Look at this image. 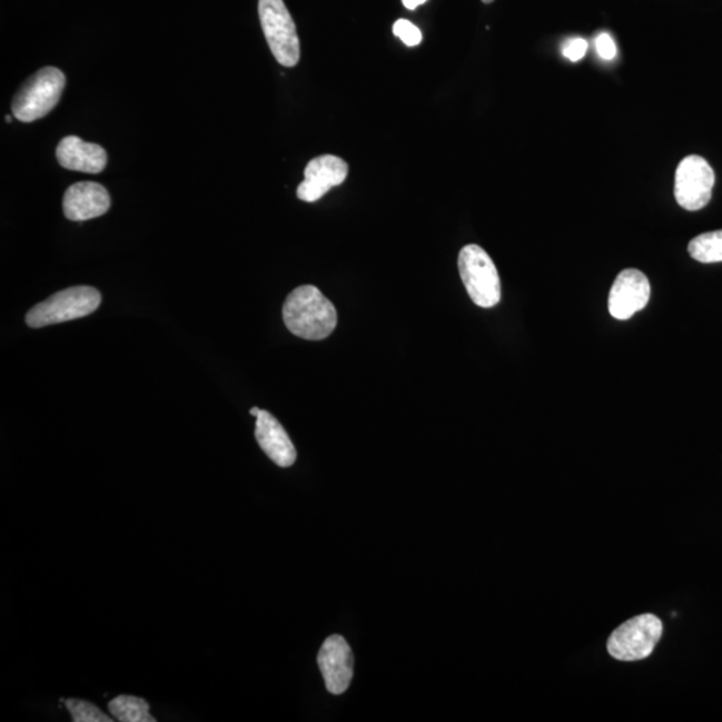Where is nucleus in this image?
<instances>
[{"label": "nucleus", "mask_w": 722, "mask_h": 722, "mask_svg": "<svg viewBox=\"0 0 722 722\" xmlns=\"http://www.w3.org/2000/svg\"><path fill=\"white\" fill-rule=\"evenodd\" d=\"M283 319L290 334L304 340L320 342L334 334L337 310L319 288L301 285L285 300Z\"/></svg>", "instance_id": "1"}, {"label": "nucleus", "mask_w": 722, "mask_h": 722, "mask_svg": "<svg viewBox=\"0 0 722 722\" xmlns=\"http://www.w3.org/2000/svg\"><path fill=\"white\" fill-rule=\"evenodd\" d=\"M66 86L63 72L57 68L38 70L19 88L12 99V115L21 122H34L56 108Z\"/></svg>", "instance_id": "2"}, {"label": "nucleus", "mask_w": 722, "mask_h": 722, "mask_svg": "<svg viewBox=\"0 0 722 722\" xmlns=\"http://www.w3.org/2000/svg\"><path fill=\"white\" fill-rule=\"evenodd\" d=\"M101 301L102 296L96 288L85 287V285L68 288L32 307L26 315V324L31 328H42L81 319L96 313Z\"/></svg>", "instance_id": "3"}, {"label": "nucleus", "mask_w": 722, "mask_h": 722, "mask_svg": "<svg viewBox=\"0 0 722 722\" xmlns=\"http://www.w3.org/2000/svg\"><path fill=\"white\" fill-rule=\"evenodd\" d=\"M459 274L467 294L476 306L493 308L502 297L501 278L492 257L479 245L469 244L461 250Z\"/></svg>", "instance_id": "4"}, {"label": "nucleus", "mask_w": 722, "mask_h": 722, "mask_svg": "<svg viewBox=\"0 0 722 722\" xmlns=\"http://www.w3.org/2000/svg\"><path fill=\"white\" fill-rule=\"evenodd\" d=\"M258 17L276 61L284 68H295L300 61V41L284 0H260Z\"/></svg>", "instance_id": "5"}, {"label": "nucleus", "mask_w": 722, "mask_h": 722, "mask_svg": "<svg viewBox=\"0 0 722 722\" xmlns=\"http://www.w3.org/2000/svg\"><path fill=\"white\" fill-rule=\"evenodd\" d=\"M662 621L654 614L637 615L615 629L607 640V652L619 661L645 660L662 637Z\"/></svg>", "instance_id": "6"}, {"label": "nucleus", "mask_w": 722, "mask_h": 722, "mask_svg": "<svg viewBox=\"0 0 722 722\" xmlns=\"http://www.w3.org/2000/svg\"><path fill=\"white\" fill-rule=\"evenodd\" d=\"M714 182V171L705 158L688 156L675 170V201L689 211L705 208L711 201Z\"/></svg>", "instance_id": "7"}, {"label": "nucleus", "mask_w": 722, "mask_h": 722, "mask_svg": "<svg viewBox=\"0 0 722 722\" xmlns=\"http://www.w3.org/2000/svg\"><path fill=\"white\" fill-rule=\"evenodd\" d=\"M651 283L637 269H625L615 278L609 295V313L617 320H627L647 306Z\"/></svg>", "instance_id": "8"}, {"label": "nucleus", "mask_w": 722, "mask_h": 722, "mask_svg": "<svg viewBox=\"0 0 722 722\" xmlns=\"http://www.w3.org/2000/svg\"><path fill=\"white\" fill-rule=\"evenodd\" d=\"M348 171V164L340 157H316L304 170V181L297 188V197L306 202L319 201L330 189L346 181Z\"/></svg>", "instance_id": "9"}, {"label": "nucleus", "mask_w": 722, "mask_h": 722, "mask_svg": "<svg viewBox=\"0 0 722 722\" xmlns=\"http://www.w3.org/2000/svg\"><path fill=\"white\" fill-rule=\"evenodd\" d=\"M317 664L329 693L339 695L347 691L354 678V654L342 635H330L324 641Z\"/></svg>", "instance_id": "10"}, {"label": "nucleus", "mask_w": 722, "mask_h": 722, "mask_svg": "<svg viewBox=\"0 0 722 722\" xmlns=\"http://www.w3.org/2000/svg\"><path fill=\"white\" fill-rule=\"evenodd\" d=\"M109 191L97 182L71 185L63 196V214L70 221L101 217L110 209Z\"/></svg>", "instance_id": "11"}, {"label": "nucleus", "mask_w": 722, "mask_h": 722, "mask_svg": "<svg viewBox=\"0 0 722 722\" xmlns=\"http://www.w3.org/2000/svg\"><path fill=\"white\" fill-rule=\"evenodd\" d=\"M256 441L268 458L278 467H290L297 459L296 448L281 423L268 411H260L256 417Z\"/></svg>", "instance_id": "12"}, {"label": "nucleus", "mask_w": 722, "mask_h": 722, "mask_svg": "<svg viewBox=\"0 0 722 722\" xmlns=\"http://www.w3.org/2000/svg\"><path fill=\"white\" fill-rule=\"evenodd\" d=\"M57 160L65 169L97 175L106 168L108 154L97 144L85 142L79 137L69 136L58 144Z\"/></svg>", "instance_id": "13"}, {"label": "nucleus", "mask_w": 722, "mask_h": 722, "mask_svg": "<svg viewBox=\"0 0 722 722\" xmlns=\"http://www.w3.org/2000/svg\"><path fill=\"white\" fill-rule=\"evenodd\" d=\"M112 718L119 722H156L157 719L150 713V705L147 700L136 695L121 694L108 704Z\"/></svg>", "instance_id": "14"}, {"label": "nucleus", "mask_w": 722, "mask_h": 722, "mask_svg": "<svg viewBox=\"0 0 722 722\" xmlns=\"http://www.w3.org/2000/svg\"><path fill=\"white\" fill-rule=\"evenodd\" d=\"M695 261L713 264L722 261V230L708 231L694 237L688 247Z\"/></svg>", "instance_id": "15"}, {"label": "nucleus", "mask_w": 722, "mask_h": 722, "mask_svg": "<svg viewBox=\"0 0 722 722\" xmlns=\"http://www.w3.org/2000/svg\"><path fill=\"white\" fill-rule=\"evenodd\" d=\"M65 702L66 709L71 714V720L75 722H111L115 721V718H109L108 714L103 713L96 704H91L89 701L69 699L62 700Z\"/></svg>", "instance_id": "16"}, {"label": "nucleus", "mask_w": 722, "mask_h": 722, "mask_svg": "<svg viewBox=\"0 0 722 722\" xmlns=\"http://www.w3.org/2000/svg\"><path fill=\"white\" fill-rule=\"evenodd\" d=\"M394 34L404 44L408 46V48H415V46L421 44L423 41L422 31L414 23L407 21V19H399V21L395 22Z\"/></svg>", "instance_id": "17"}, {"label": "nucleus", "mask_w": 722, "mask_h": 722, "mask_svg": "<svg viewBox=\"0 0 722 722\" xmlns=\"http://www.w3.org/2000/svg\"><path fill=\"white\" fill-rule=\"evenodd\" d=\"M587 49L589 43L586 39L580 37L570 38L562 44V55L567 58L568 61L578 62L586 56Z\"/></svg>", "instance_id": "18"}, {"label": "nucleus", "mask_w": 722, "mask_h": 722, "mask_svg": "<svg viewBox=\"0 0 722 722\" xmlns=\"http://www.w3.org/2000/svg\"><path fill=\"white\" fill-rule=\"evenodd\" d=\"M595 48H597L599 56L604 59V61H613L617 57V44H615L614 39L607 32H601V34L595 38Z\"/></svg>", "instance_id": "19"}, {"label": "nucleus", "mask_w": 722, "mask_h": 722, "mask_svg": "<svg viewBox=\"0 0 722 722\" xmlns=\"http://www.w3.org/2000/svg\"><path fill=\"white\" fill-rule=\"evenodd\" d=\"M402 2L406 6V9L415 10L419 8L421 4L426 3L427 0H402Z\"/></svg>", "instance_id": "20"}, {"label": "nucleus", "mask_w": 722, "mask_h": 722, "mask_svg": "<svg viewBox=\"0 0 722 722\" xmlns=\"http://www.w3.org/2000/svg\"><path fill=\"white\" fill-rule=\"evenodd\" d=\"M260 408L254 407L250 409V415L257 417L258 414H260Z\"/></svg>", "instance_id": "21"}, {"label": "nucleus", "mask_w": 722, "mask_h": 722, "mask_svg": "<svg viewBox=\"0 0 722 722\" xmlns=\"http://www.w3.org/2000/svg\"><path fill=\"white\" fill-rule=\"evenodd\" d=\"M482 2H483V3H486V4H489V3H493L494 0H482Z\"/></svg>", "instance_id": "22"}, {"label": "nucleus", "mask_w": 722, "mask_h": 722, "mask_svg": "<svg viewBox=\"0 0 722 722\" xmlns=\"http://www.w3.org/2000/svg\"><path fill=\"white\" fill-rule=\"evenodd\" d=\"M6 121L10 123L12 121V116H8V118H6Z\"/></svg>", "instance_id": "23"}]
</instances>
